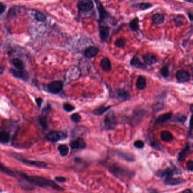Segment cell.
Listing matches in <instances>:
<instances>
[{"instance_id": "6da1fadb", "label": "cell", "mask_w": 193, "mask_h": 193, "mask_svg": "<svg viewBox=\"0 0 193 193\" xmlns=\"http://www.w3.org/2000/svg\"><path fill=\"white\" fill-rule=\"evenodd\" d=\"M18 174L22 178L24 179L29 183L37 185L39 187L46 188L49 186L53 188V189L60 190V191L64 190L63 188L58 186L57 184H56L53 181L44 178L43 177L30 176L27 174H25L23 172H18Z\"/></svg>"}, {"instance_id": "7a4b0ae2", "label": "cell", "mask_w": 193, "mask_h": 193, "mask_svg": "<svg viewBox=\"0 0 193 193\" xmlns=\"http://www.w3.org/2000/svg\"><path fill=\"white\" fill-rule=\"evenodd\" d=\"M109 170L115 176L119 179H122L125 177L130 178L131 176L134 175V173L132 171L117 164L112 165Z\"/></svg>"}, {"instance_id": "3957f363", "label": "cell", "mask_w": 193, "mask_h": 193, "mask_svg": "<svg viewBox=\"0 0 193 193\" xmlns=\"http://www.w3.org/2000/svg\"><path fill=\"white\" fill-rule=\"evenodd\" d=\"M77 7L79 11L87 13L91 11L94 7V4L92 0H81L78 2Z\"/></svg>"}, {"instance_id": "277c9868", "label": "cell", "mask_w": 193, "mask_h": 193, "mask_svg": "<svg viewBox=\"0 0 193 193\" xmlns=\"http://www.w3.org/2000/svg\"><path fill=\"white\" fill-rule=\"evenodd\" d=\"M104 124L108 129H113L116 127L117 122L115 113L112 111L106 115L104 119Z\"/></svg>"}, {"instance_id": "5b68a950", "label": "cell", "mask_w": 193, "mask_h": 193, "mask_svg": "<svg viewBox=\"0 0 193 193\" xmlns=\"http://www.w3.org/2000/svg\"><path fill=\"white\" fill-rule=\"evenodd\" d=\"M47 139L51 142H56L67 138V136L63 132L52 131L48 133L46 136Z\"/></svg>"}, {"instance_id": "8992f818", "label": "cell", "mask_w": 193, "mask_h": 193, "mask_svg": "<svg viewBox=\"0 0 193 193\" xmlns=\"http://www.w3.org/2000/svg\"><path fill=\"white\" fill-rule=\"evenodd\" d=\"M180 170H177L176 169H172V168H167L165 170H159V171L157 172L156 176L160 179H163V178H167V177H172L174 174H179V173H181Z\"/></svg>"}, {"instance_id": "52a82bcc", "label": "cell", "mask_w": 193, "mask_h": 193, "mask_svg": "<svg viewBox=\"0 0 193 193\" xmlns=\"http://www.w3.org/2000/svg\"><path fill=\"white\" fill-rule=\"evenodd\" d=\"M48 88L51 93L57 94L63 90V83L60 81H54L49 84Z\"/></svg>"}, {"instance_id": "ba28073f", "label": "cell", "mask_w": 193, "mask_h": 193, "mask_svg": "<svg viewBox=\"0 0 193 193\" xmlns=\"http://www.w3.org/2000/svg\"><path fill=\"white\" fill-rule=\"evenodd\" d=\"M70 145L72 150L84 149L86 147V143L82 138H78L72 141L71 142Z\"/></svg>"}, {"instance_id": "9c48e42d", "label": "cell", "mask_w": 193, "mask_h": 193, "mask_svg": "<svg viewBox=\"0 0 193 193\" xmlns=\"http://www.w3.org/2000/svg\"><path fill=\"white\" fill-rule=\"evenodd\" d=\"M99 36L102 42H106L109 35V29L107 26L100 25L99 27Z\"/></svg>"}, {"instance_id": "30bf717a", "label": "cell", "mask_w": 193, "mask_h": 193, "mask_svg": "<svg viewBox=\"0 0 193 193\" xmlns=\"http://www.w3.org/2000/svg\"><path fill=\"white\" fill-rule=\"evenodd\" d=\"M176 79L180 82H187L190 79V74L188 71L185 70H181L177 71L176 74Z\"/></svg>"}, {"instance_id": "8fae6325", "label": "cell", "mask_w": 193, "mask_h": 193, "mask_svg": "<svg viewBox=\"0 0 193 193\" xmlns=\"http://www.w3.org/2000/svg\"><path fill=\"white\" fill-rule=\"evenodd\" d=\"M143 58L145 65H153L158 62L157 57H156V56H155L154 54L151 53H147L145 54Z\"/></svg>"}, {"instance_id": "7c38bea8", "label": "cell", "mask_w": 193, "mask_h": 193, "mask_svg": "<svg viewBox=\"0 0 193 193\" xmlns=\"http://www.w3.org/2000/svg\"><path fill=\"white\" fill-rule=\"evenodd\" d=\"M185 182V179L181 178H174L172 177H167L164 180V184L168 186H176L183 184Z\"/></svg>"}, {"instance_id": "4fadbf2b", "label": "cell", "mask_w": 193, "mask_h": 193, "mask_svg": "<svg viewBox=\"0 0 193 193\" xmlns=\"http://www.w3.org/2000/svg\"><path fill=\"white\" fill-rule=\"evenodd\" d=\"M18 160L22 161L26 164L31 165V166H35L36 167H40V168H45L47 167V163H44L43 161H32V160H27L24 159H20L18 158Z\"/></svg>"}, {"instance_id": "5bb4252c", "label": "cell", "mask_w": 193, "mask_h": 193, "mask_svg": "<svg viewBox=\"0 0 193 193\" xmlns=\"http://www.w3.org/2000/svg\"><path fill=\"white\" fill-rule=\"evenodd\" d=\"M99 53V49L95 47H90L84 50V56L87 58H92L96 57Z\"/></svg>"}, {"instance_id": "9a60e30c", "label": "cell", "mask_w": 193, "mask_h": 193, "mask_svg": "<svg viewBox=\"0 0 193 193\" xmlns=\"http://www.w3.org/2000/svg\"><path fill=\"white\" fill-rule=\"evenodd\" d=\"M96 3L97 7V10L99 13L100 20H105L106 18H108L109 17V14L104 9V6L99 1V0H96Z\"/></svg>"}, {"instance_id": "2e32d148", "label": "cell", "mask_w": 193, "mask_h": 193, "mask_svg": "<svg viewBox=\"0 0 193 193\" xmlns=\"http://www.w3.org/2000/svg\"><path fill=\"white\" fill-rule=\"evenodd\" d=\"M172 116V113L171 112H169L168 113H164L163 115H160L156 118L155 120V124H163L165 122H167L170 120V119Z\"/></svg>"}, {"instance_id": "e0dca14e", "label": "cell", "mask_w": 193, "mask_h": 193, "mask_svg": "<svg viewBox=\"0 0 193 193\" xmlns=\"http://www.w3.org/2000/svg\"><path fill=\"white\" fill-rule=\"evenodd\" d=\"M116 97L120 101H125L130 99V94L126 90H119L116 93Z\"/></svg>"}, {"instance_id": "ac0fdd59", "label": "cell", "mask_w": 193, "mask_h": 193, "mask_svg": "<svg viewBox=\"0 0 193 193\" xmlns=\"http://www.w3.org/2000/svg\"><path fill=\"white\" fill-rule=\"evenodd\" d=\"M100 67L105 72H109L112 69L111 63L108 58H104L100 62Z\"/></svg>"}, {"instance_id": "d6986e66", "label": "cell", "mask_w": 193, "mask_h": 193, "mask_svg": "<svg viewBox=\"0 0 193 193\" xmlns=\"http://www.w3.org/2000/svg\"><path fill=\"white\" fill-rule=\"evenodd\" d=\"M136 88L140 90L145 89V88L147 86V80H146V79L145 76H138V77L137 79V81H136Z\"/></svg>"}, {"instance_id": "ffe728a7", "label": "cell", "mask_w": 193, "mask_h": 193, "mask_svg": "<svg viewBox=\"0 0 193 193\" xmlns=\"http://www.w3.org/2000/svg\"><path fill=\"white\" fill-rule=\"evenodd\" d=\"M160 138L162 141L167 142L172 141L174 140L173 135L172 134V133L168 131H164L161 132Z\"/></svg>"}, {"instance_id": "44dd1931", "label": "cell", "mask_w": 193, "mask_h": 193, "mask_svg": "<svg viewBox=\"0 0 193 193\" xmlns=\"http://www.w3.org/2000/svg\"><path fill=\"white\" fill-rule=\"evenodd\" d=\"M152 22L156 25H159L163 23L165 21V17L164 15L160 13H156L152 15Z\"/></svg>"}, {"instance_id": "7402d4cb", "label": "cell", "mask_w": 193, "mask_h": 193, "mask_svg": "<svg viewBox=\"0 0 193 193\" xmlns=\"http://www.w3.org/2000/svg\"><path fill=\"white\" fill-rule=\"evenodd\" d=\"M130 65L131 66L134 67L136 68H139V69L146 68V65L145 63L140 61V60L137 58H134L131 60Z\"/></svg>"}, {"instance_id": "603a6c76", "label": "cell", "mask_w": 193, "mask_h": 193, "mask_svg": "<svg viewBox=\"0 0 193 193\" xmlns=\"http://www.w3.org/2000/svg\"><path fill=\"white\" fill-rule=\"evenodd\" d=\"M190 151V147L189 146H187L185 149H183V150L179 153V156H178L179 161H182L183 160H185L188 155Z\"/></svg>"}, {"instance_id": "cb8c5ba5", "label": "cell", "mask_w": 193, "mask_h": 193, "mask_svg": "<svg viewBox=\"0 0 193 193\" xmlns=\"http://www.w3.org/2000/svg\"><path fill=\"white\" fill-rule=\"evenodd\" d=\"M11 72L12 74L17 77H18L20 79H23V80H26L28 79V74L24 71L22 70H13Z\"/></svg>"}, {"instance_id": "d4e9b609", "label": "cell", "mask_w": 193, "mask_h": 193, "mask_svg": "<svg viewBox=\"0 0 193 193\" xmlns=\"http://www.w3.org/2000/svg\"><path fill=\"white\" fill-rule=\"evenodd\" d=\"M111 108V106H108V107L101 106V107H100L99 108L94 110L93 111V113L95 115L101 116L103 113H105L109 109H110Z\"/></svg>"}, {"instance_id": "484cf974", "label": "cell", "mask_w": 193, "mask_h": 193, "mask_svg": "<svg viewBox=\"0 0 193 193\" xmlns=\"http://www.w3.org/2000/svg\"><path fill=\"white\" fill-rule=\"evenodd\" d=\"M174 21L175 26L177 27H181L184 24V22L185 21V18L182 15H178L174 18Z\"/></svg>"}, {"instance_id": "4316f807", "label": "cell", "mask_w": 193, "mask_h": 193, "mask_svg": "<svg viewBox=\"0 0 193 193\" xmlns=\"http://www.w3.org/2000/svg\"><path fill=\"white\" fill-rule=\"evenodd\" d=\"M118 155L120 157H121V158H122L123 159L126 160V161H134L135 160L134 156L132 154H129V153L120 152L118 153Z\"/></svg>"}, {"instance_id": "83f0119b", "label": "cell", "mask_w": 193, "mask_h": 193, "mask_svg": "<svg viewBox=\"0 0 193 193\" xmlns=\"http://www.w3.org/2000/svg\"><path fill=\"white\" fill-rule=\"evenodd\" d=\"M10 141V135L7 132H0V143H6Z\"/></svg>"}, {"instance_id": "f1b7e54d", "label": "cell", "mask_w": 193, "mask_h": 193, "mask_svg": "<svg viewBox=\"0 0 193 193\" xmlns=\"http://www.w3.org/2000/svg\"><path fill=\"white\" fill-rule=\"evenodd\" d=\"M13 63L14 66L19 70H23L24 68V64L22 60L19 58H14L13 60Z\"/></svg>"}, {"instance_id": "f546056e", "label": "cell", "mask_w": 193, "mask_h": 193, "mask_svg": "<svg viewBox=\"0 0 193 193\" xmlns=\"http://www.w3.org/2000/svg\"><path fill=\"white\" fill-rule=\"evenodd\" d=\"M138 19L137 18L133 19L131 20L129 23V27L133 31H137L139 29V25H138Z\"/></svg>"}, {"instance_id": "4dcf8cb0", "label": "cell", "mask_w": 193, "mask_h": 193, "mask_svg": "<svg viewBox=\"0 0 193 193\" xmlns=\"http://www.w3.org/2000/svg\"><path fill=\"white\" fill-rule=\"evenodd\" d=\"M58 150L62 156H66L69 153V147L66 145H60L58 146Z\"/></svg>"}, {"instance_id": "1f68e13d", "label": "cell", "mask_w": 193, "mask_h": 193, "mask_svg": "<svg viewBox=\"0 0 193 193\" xmlns=\"http://www.w3.org/2000/svg\"><path fill=\"white\" fill-rule=\"evenodd\" d=\"M0 170L1 172H2L5 173V174H8V176H13V177L15 176L14 173L12 170H9V168H8L7 167H5L4 165L2 164L1 163H0Z\"/></svg>"}, {"instance_id": "d6a6232c", "label": "cell", "mask_w": 193, "mask_h": 193, "mask_svg": "<svg viewBox=\"0 0 193 193\" xmlns=\"http://www.w3.org/2000/svg\"><path fill=\"white\" fill-rule=\"evenodd\" d=\"M115 45L117 47H120V48H123L125 47V40L122 38H119L118 39L116 40L115 43Z\"/></svg>"}, {"instance_id": "836d02e7", "label": "cell", "mask_w": 193, "mask_h": 193, "mask_svg": "<svg viewBox=\"0 0 193 193\" xmlns=\"http://www.w3.org/2000/svg\"><path fill=\"white\" fill-rule=\"evenodd\" d=\"M161 75L163 76L164 77H168L169 75V70L168 67L167 66H164L163 68H161L160 70Z\"/></svg>"}, {"instance_id": "e575fe53", "label": "cell", "mask_w": 193, "mask_h": 193, "mask_svg": "<svg viewBox=\"0 0 193 193\" xmlns=\"http://www.w3.org/2000/svg\"><path fill=\"white\" fill-rule=\"evenodd\" d=\"M35 17L36 20H38V21H40V22H43L46 19V16L41 12H37L35 14Z\"/></svg>"}, {"instance_id": "d590c367", "label": "cell", "mask_w": 193, "mask_h": 193, "mask_svg": "<svg viewBox=\"0 0 193 193\" xmlns=\"http://www.w3.org/2000/svg\"><path fill=\"white\" fill-rule=\"evenodd\" d=\"M71 119L72 122L76 123L80 122L81 120V116L77 113H74L71 116Z\"/></svg>"}, {"instance_id": "8d00e7d4", "label": "cell", "mask_w": 193, "mask_h": 193, "mask_svg": "<svg viewBox=\"0 0 193 193\" xmlns=\"http://www.w3.org/2000/svg\"><path fill=\"white\" fill-rule=\"evenodd\" d=\"M138 6L139 7L141 10H145L148 9L150 8L152 6V5L150 3H145V2H142V3H140L138 5Z\"/></svg>"}, {"instance_id": "74e56055", "label": "cell", "mask_w": 193, "mask_h": 193, "mask_svg": "<svg viewBox=\"0 0 193 193\" xmlns=\"http://www.w3.org/2000/svg\"><path fill=\"white\" fill-rule=\"evenodd\" d=\"M63 108L65 109V110L66 111H67L68 113H70V112L72 111L75 109V107L72 104L66 103V104H63Z\"/></svg>"}, {"instance_id": "f35d334b", "label": "cell", "mask_w": 193, "mask_h": 193, "mask_svg": "<svg viewBox=\"0 0 193 193\" xmlns=\"http://www.w3.org/2000/svg\"><path fill=\"white\" fill-rule=\"evenodd\" d=\"M176 119L179 122L181 123H184L187 120V117L185 115H181V114H178L176 116Z\"/></svg>"}, {"instance_id": "ab89813d", "label": "cell", "mask_w": 193, "mask_h": 193, "mask_svg": "<svg viewBox=\"0 0 193 193\" xmlns=\"http://www.w3.org/2000/svg\"><path fill=\"white\" fill-rule=\"evenodd\" d=\"M134 146H135V147L137 149H142L145 146V143H144V142L142 141L141 140L136 141L134 143Z\"/></svg>"}, {"instance_id": "60d3db41", "label": "cell", "mask_w": 193, "mask_h": 193, "mask_svg": "<svg viewBox=\"0 0 193 193\" xmlns=\"http://www.w3.org/2000/svg\"><path fill=\"white\" fill-rule=\"evenodd\" d=\"M40 123L41 125L44 128V129L47 128V123L46 122V119L45 118H41L40 119Z\"/></svg>"}, {"instance_id": "b9f144b4", "label": "cell", "mask_w": 193, "mask_h": 193, "mask_svg": "<svg viewBox=\"0 0 193 193\" xmlns=\"http://www.w3.org/2000/svg\"><path fill=\"white\" fill-rule=\"evenodd\" d=\"M187 168L190 172L193 171V161L192 160H189L187 163Z\"/></svg>"}, {"instance_id": "7bdbcfd3", "label": "cell", "mask_w": 193, "mask_h": 193, "mask_svg": "<svg viewBox=\"0 0 193 193\" xmlns=\"http://www.w3.org/2000/svg\"><path fill=\"white\" fill-rule=\"evenodd\" d=\"M55 180L60 183H63L66 181V178L63 177H55Z\"/></svg>"}, {"instance_id": "ee69618b", "label": "cell", "mask_w": 193, "mask_h": 193, "mask_svg": "<svg viewBox=\"0 0 193 193\" xmlns=\"http://www.w3.org/2000/svg\"><path fill=\"white\" fill-rule=\"evenodd\" d=\"M36 102L37 104L38 105V106L40 107L42 104V102H43V99H41V98H38L37 99H36Z\"/></svg>"}, {"instance_id": "f6af8a7d", "label": "cell", "mask_w": 193, "mask_h": 193, "mask_svg": "<svg viewBox=\"0 0 193 193\" xmlns=\"http://www.w3.org/2000/svg\"><path fill=\"white\" fill-rule=\"evenodd\" d=\"M5 10V5L0 3V15Z\"/></svg>"}, {"instance_id": "bcb514c9", "label": "cell", "mask_w": 193, "mask_h": 193, "mask_svg": "<svg viewBox=\"0 0 193 193\" xmlns=\"http://www.w3.org/2000/svg\"><path fill=\"white\" fill-rule=\"evenodd\" d=\"M148 192L149 193H158V191L155 189H149Z\"/></svg>"}, {"instance_id": "7dc6e473", "label": "cell", "mask_w": 193, "mask_h": 193, "mask_svg": "<svg viewBox=\"0 0 193 193\" xmlns=\"http://www.w3.org/2000/svg\"><path fill=\"white\" fill-rule=\"evenodd\" d=\"M182 193H193L192 190L191 189H186L185 190H184Z\"/></svg>"}, {"instance_id": "c3c4849f", "label": "cell", "mask_w": 193, "mask_h": 193, "mask_svg": "<svg viewBox=\"0 0 193 193\" xmlns=\"http://www.w3.org/2000/svg\"><path fill=\"white\" fill-rule=\"evenodd\" d=\"M188 18H190V20L191 21H193V16L192 13H188Z\"/></svg>"}, {"instance_id": "681fc988", "label": "cell", "mask_w": 193, "mask_h": 193, "mask_svg": "<svg viewBox=\"0 0 193 193\" xmlns=\"http://www.w3.org/2000/svg\"><path fill=\"white\" fill-rule=\"evenodd\" d=\"M74 160H75V162H77V163H79V162H81V159H79V158H75V159H74Z\"/></svg>"}, {"instance_id": "f907efd6", "label": "cell", "mask_w": 193, "mask_h": 193, "mask_svg": "<svg viewBox=\"0 0 193 193\" xmlns=\"http://www.w3.org/2000/svg\"><path fill=\"white\" fill-rule=\"evenodd\" d=\"M193 104H191V106H190V111H191V112H193Z\"/></svg>"}]
</instances>
